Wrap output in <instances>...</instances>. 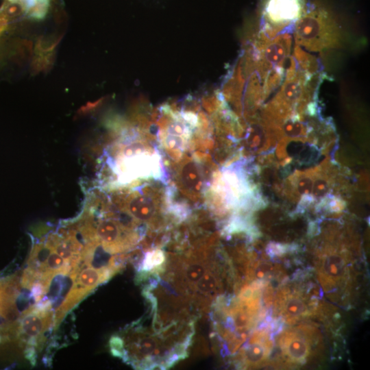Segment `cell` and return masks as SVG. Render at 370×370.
<instances>
[{
    "instance_id": "obj_11",
    "label": "cell",
    "mask_w": 370,
    "mask_h": 370,
    "mask_svg": "<svg viewBox=\"0 0 370 370\" xmlns=\"http://www.w3.org/2000/svg\"><path fill=\"white\" fill-rule=\"evenodd\" d=\"M20 5L29 15L34 17H42L46 12L49 0H11Z\"/></svg>"
},
{
    "instance_id": "obj_2",
    "label": "cell",
    "mask_w": 370,
    "mask_h": 370,
    "mask_svg": "<svg viewBox=\"0 0 370 370\" xmlns=\"http://www.w3.org/2000/svg\"><path fill=\"white\" fill-rule=\"evenodd\" d=\"M336 28L325 12L313 11L297 22L296 36L302 45L311 48L330 47L336 40Z\"/></svg>"
},
{
    "instance_id": "obj_4",
    "label": "cell",
    "mask_w": 370,
    "mask_h": 370,
    "mask_svg": "<svg viewBox=\"0 0 370 370\" xmlns=\"http://www.w3.org/2000/svg\"><path fill=\"white\" fill-rule=\"evenodd\" d=\"M311 302L307 301L300 291L288 288L282 289L278 294L275 309L280 317L289 323L306 318L315 311Z\"/></svg>"
},
{
    "instance_id": "obj_7",
    "label": "cell",
    "mask_w": 370,
    "mask_h": 370,
    "mask_svg": "<svg viewBox=\"0 0 370 370\" xmlns=\"http://www.w3.org/2000/svg\"><path fill=\"white\" fill-rule=\"evenodd\" d=\"M119 269L116 267L95 268L88 266L79 273L77 271L73 286L88 294L97 286L108 280Z\"/></svg>"
},
{
    "instance_id": "obj_1",
    "label": "cell",
    "mask_w": 370,
    "mask_h": 370,
    "mask_svg": "<svg viewBox=\"0 0 370 370\" xmlns=\"http://www.w3.org/2000/svg\"><path fill=\"white\" fill-rule=\"evenodd\" d=\"M319 340L318 330L309 325L284 331L278 339L281 362L287 367L305 364L312 356Z\"/></svg>"
},
{
    "instance_id": "obj_3",
    "label": "cell",
    "mask_w": 370,
    "mask_h": 370,
    "mask_svg": "<svg viewBox=\"0 0 370 370\" xmlns=\"http://www.w3.org/2000/svg\"><path fill=\"white\" fill-rule=\"evenodd\" d=\"M53 321V313L49 302L32 306L21 314L17 326L18 338L27 343L41 338Z\"/></svg>"
},
{
    "instance_id": "obj_6",
    "label": "cell",
    "mask_w": 370,
    "mask_h": 370,
    "mask_svg": "<svg viewBox=\"0 0 370 370\" xmlns=\"http://www.w3.org/2000/svg\"><path fill=\"white\" fill-rule=\"evenodd\" d=\"M123 234L122 225L114 220H102L97 226L96 235L109 253L121 252L130 246L131 244L123 238Z\"/></svg>"
},
{
    "instance_id": "obj_8",
    "label": "cell",
    "mask_w": 370,
    "mask_h": 370,
    "mask_svg": "<svg viewBox=\"0 0 370 370\" xmlns=\"http://www.w3.org/2000/svg\"><path fill=\"white\" fill-rule=\"evenodd\" d=\"M301 10L299 0H270L267 14L273 23H288L297 18Z\"/></svg>"
},
{
    "instance_id": "obj_9",
    "label": "cell",
    "mask_w": 370,
    "mask_h": 370,
    "mask_svg": "<svg viewBox=\"0 0 370 370\" xmlns=\"http://www.w3.org/2000/svg\"><path fill=\"white\" fill-rule=\"evenodd\" d=\"M129 213L142 222H152L156 212L153 201L147 196L139 195L133 198L128 204Z\"/></svg>"
},
{
    "instance_id": "obj_10",
    "label": "cell",
    "mask_w": 370,
    "mask_h": 370,
    "mask_svg": "<svg viewBox=\"0 0 370 370\" xmlns=\"http://www.w3.org/2000/svg\"><path fill=\"white\" fill-rule=\"evenodd\" d=\"M198 166L193 162L184 165L181 171V179L184 186L196 191L200 188L201 180Z\"/></svg>"
},
{
    "instance_id": "obj_5",
    "label": "cell",
    "mask_w": 370,
    "mask_h": 370,
    "mask_svg": "<svg viewBox=\"0 0 370 370\" xmlns=\"http://www.w3.org/2000/svg\"><path fill=\"white\" fill-rule=\"evenodd\" d=\"M273 341L266 330L256 331L239 353L238 362L241 367L262 366L269 357Z\"/></svg>"
},
{
    "instance_id": "obj_12",
    "label": "cell",
    "mask_w": 370,
    "mask_h": 370,
    "mask_svg": "<svg viewBox=\"0 0 370 370\" xmlns=\"http://www.w3.org/2000/svg\"><path fill=\"white\" fill-rule=\"evenodd\" d=\"M164 260L163 252L160 249L153 250L146 254L142 263V269L145 271H151L162 269Z\"/></svg>"
}]
</instances>
